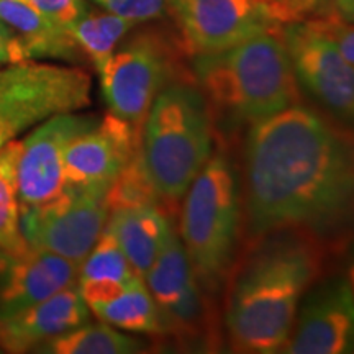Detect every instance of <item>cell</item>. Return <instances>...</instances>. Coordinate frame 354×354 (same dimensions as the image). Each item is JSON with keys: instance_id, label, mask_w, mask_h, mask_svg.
I'll list each match as a JSON object with an SVG mask.
<instances>
[{"instance_id": "cell-22", "label": "cell", "mask_w": 354, "mask_h": 354, "mask_svg": "<svg viewBox=\"0 0 354 354\" xmlns=\"http://www.w3.org/2000/svg\"><path fill=\"white\" fill-rule=\"evenodd\" d=\"M21 140H12L0 146V248L24 250L30 245L21 234L20 202L17 187Z\"/></svg>"}, {"instance_id": "cell-18", "label": "cell", "mask_w": 354, "mask_h": 354, "mask_svg": "<svg viewBox=\"0 0 354 354\" xmlns=\"http://www.w3.org/2000/svg\"><path fill=\"white\" fill-rule=\"evenodd\" d=\"M0 20L24 41L30 59L63 57L74 61L84 56L68 30L48 20L32 0H0Z\"/></svg>"}, {"instance_id": "cell-24", "label": "cell", "mask_w": 354, "mask_h": 354, "mask_svg": "<svg viewBox=\"0 0 354 354\" xmlns=\"http://www.w3.org/2000/svg\"><path fill=\"white\" fill-rule=\"evenodd\" d=\"M105 201L109 203L110 212L122 207L156 205L161 209L165 207V202L159 197L146 171L141 149L123 166L113 183L109 185Z\"/></svg>"}, {"instance_id": "cell-29", "label": "cell", "mask_w": 354, "mask_h": 354, "mask_svg": "<svg viewBox=\"0 0 354 354\" xmlns=\"http://www.w3.org/2000/svg\"><path fill=\"white\" fill-rule=\"evenodd\" d=\"M333 10L342 19L354 24V0H333Z\"/></svg>"}, {"instance_id": "cell-25", "label": "cell", "mask_w": 354, "mask_h": 354, "mask_svg": "<svg viewBox=\"0 0 354 354\" xmlns=\"http://www.w3.org/2000/svg\"><path fill=\"white\" fill-rule=\"evenodd\" d=\"M92 2H95L104 10L141 25L169 17L172 0H92Z\"/></svg>"}, {"instance_id": "cell-27", "label": "cell", "mask_w": 354, "mask_h": 354, "mask_svg": "<svg viewBox=\"0 0 354 354\" xmlns=\"http://www.w3.org/2000/svg\"><path fill=\"white\" fill-rule=\"evenodd\" d=\"M32 2L48 20L68 32L87 10L86 0H32Z\"/></svg>"}, {"instance_id": "cell-19", "label": "cell", "mask_w": 354, "mask_h": 354, "mask_svg": "<svg viewBox=\"0 0 354 354\" xmlns=\"http://www.w3.org/2000/svg\"><path fill=\"white\" fill-rule=\"evenodd\" d=\"M87 307L99 320L122 331L166 335L159 310L141 276L128 284L113 287L109 294L88 304Z\"/></svg>"}, {"instance_id": "cell-15", "label": "cell", "mask_w": 354, "mask_h": 354, "mask_svg": "<svg viewBox=\"0 0 354 354\" xmlns=\"http://www.w3.org/2000/svg\"><path fill=\"white\" fill-rule=\"evenodd\" d=\"M354 351V297L346 281L323 287L305 302L284 351L343 354Z\"/></svg>"}, {"instance_id": "cell-12", "label": "cell", "mask_w": 354, "mask_h": 354, "mask_svg": "<svg viewBox=\"0 0 354 354\" xmlns=\"http://www.w3.org/2000/svg\"><path fill=\"white\" fill-rule=\"evenodd\" d=\"M99 122L91 115L61 113L39 123L21 140L17 187L20 212L55 201L66 190L64 151L79 133Z\"/></svg>"}, {"instance_id": "cell-4", "label": "cell", "mask_w": 354, "mask_h": 354, "mask_svg": "<svg viewBox=\"0 0 354 354\" xmlns=\"http://www.w3.org/2000/svg\"><path fill=\"white\" fill-rule=\"evenodd\" d=\"M214 149L210 105L194 79L162 88L143 125L141 154L149 179L165 203L185 196Z\"/></svg>"}, {"instance_id": "cell-1", "label": "cell", "mask_w": 354, "mask_h": 354, "mask_svg": "<svg viewBox=\"0 0 354 354\" xmlns=\"http://www.w3.org/2000/svg\"><path fill=\"white\" fill-rule=\"evenodd\" d=\"M245 167L251 238L354 233V130L330 115L295 104L254 123Z\"/></svg>"}, {"instance_id": "cell-20", "label": "cell", "mask_w": 354, "mask_h": 354, "mask_svg": "<svg viewBox=\"0 0 354 354\" xmlns=\"http://www.w3.org/2000/svg\"><path fill=\"white\" fill-rule=\"evenodd\" d=\"M136 26L138 25L135 21L115 15L104 8L99 10L87 8L81 19L71 26L69 33L81 48L84 56H87L99 71L113 55L118 44Z\"/></svg>"}, {"instance_id": "cell-13", "label": "cell", "mask_w": 354, "mask_h": 354, "mask_svg": "<svg viewBox=\"0 0 354 354\" xmlns=\"http://www.w3.org/2000/svg\"><path fill=\"white\" fill-rule=\"evenodd\" d=\"M143 128L133 127L109 112L74 136L64 151V180L68 189L105 190L118 172L141 149Z\"/></svg>"}, {"instance_id": "cell-10", "label": "cell", "mask_w": 354, "mask_h": 354, "mask_svg": "<svg viewBox=\"0 0 354 354\" xmlns=\"http://www.w3.org/2000/svg\"><path fill=\"white\" fill-rule=\"evenodd\" d=\"M299 86L333 120L354 130V64L307 19L282 26Z\"/></svg>"}, {"instance_id": "cell-30", "label": "cell", "mask_w": 354, "mask_h": 354, "mask_svg": "<svg viewBox=\"0 0 354 354\" xmlns=\"http://www.w3.org/2000/svg\"><path fill=\"white\" fill-rule=\"evenodd\" d=\"M0 41L17 43V41H21V39L17 37V33L13 32L10 26H8L7 24H3V21L0 20Z\"/></svg>"}, {"instance_id": "cell-17", "label": "cell", "mask_w": 354, "mask_h": 354, "mask_svg": "<svg viewBox=\"0 0 354 354\" xmlns=\"http://www.w3.org/2000/svg\"><path fill=\"white\" fill-rule=\"evenodd\" d=\"M107 230L130 261L138 276L145 277L171 233V223L161 207H122L110 212Z\"/></svg>"}, {"instance_id": "cell-14", "label": "cell", "mask_w": 354, "mask_h": 354, "mask_svg": "<svg viewBox=\"0 0 354 354\" xmlns=\"http://www.w3.org/2000/svg\"><path fill=\"white\" fill-rule=\"evenodd\" d=\"M81 264L28 245L24 250L0 248V322L77 286Z\"/></svg>"}, {"instance_id": "cell-23", "label": "cell", "mask_w": 354, "mask_h": 354, "mask_svg": "<svg viewBox=\"0 0 354 354\" xmlns=\"http://www.w3.org/2000/svg\"><path fill=\"white\" fill-rule=\"evenodd\" d=\"M135 277H138V274L131 268L130 261L127 259L113 234L105 228L99 241L81 263L77 284H82V282L127 284Z\"/></svg>"}, {"instance_id": "cell-28", "label": "cell", "mask_w": 354, "mask_h": 354, "mask_svg": "<svg viewBox=\"0 0 354 354\" xmlns=\"http://www.w3.org/2000/svg\"><path fill=\"white\" fill-rule=\"evenodd\" d=\"M25 59H30V56L24 41H17V43L0 41V66L19 63V61H25Z\"/></svg>"}, {"instance_id": "cell-16", "label": "cell", "mask_w": 354, "mask_h": 354, "mask_svg": "<svg viewBox=\"0 0 354 354\" xmlns=\"http://www.w3.org/2000/svg\"><path fill=\"white\" fill-rule=\"evenodd\" d=\"M91 310L79 286L68 287L0 322V348L26 353L88 322Z\"/></svg>"}, {"instance_id": "cell-7", "label": "cell", "mask_w": 354, "mask_h": 354, "mask_svg": "<svg viewBox=\"0 0 354 354\" xmlns=\"http://www.w3.org/2000/svg\"><path fill=\"white\" fill-rule=\"evenodd\" d=\"M312 8L300 0H172L169 17L184 50L196 56L307 19Z\"/></svg>"}, {"instance_id": "cell-21", "label": "cell", "mask_w": 354, "mask_h": 354, "mask_svg": "<svg viewBox=\"0 0 354 354\" xmlns=\"http://www.w3.org/2000/svg\"><path fill=\"white\" fill-rule=\"evenodd\" d=\"M39 348L41 353L53 354H131L143 351L145 344L109 323H84L43 343Z\"/></svg>"}, {"instance_id": "cell-11", "label": "cell", "mask_w": 354, "mask_h": 354, "mask_svg": "<svg viewBox=\"0 0 354 354\" xmlns=\"http://www.w3.org/2000/svg\"><path fill=\"white\" fill-rule=\"evenodd\" d=\"M143 279L159 310L166 335L185 343L205 338L209 322L201 282L174 230Z\"/></svg>"}, {"instance_id": "cell-6", "label": "cell", "mask_w": 354, "mask_h": 354, "mask_svg": "<svg viewBox=\"0 0 354 354\" xmlns=\"http://www.w3.org/2000/svg\"><path fill=\"white\" fill-rule=\"evenodd\" d=\"M187 51L179 35L161 28L133 33L97 71L110 112L133 127L143 128L146 115L162 88L180 79H194L184 68Z\"/></svg>"}, {"instance_id": "cell-5", "label": "cell", "mask_w": 354, "mask_h": 354, "mask_svg": "<svg viewBox=\"0 0 354 354\" xmlns=\"http://www.w3.org/2000/svg\"><path fill=\"white\" fill-rule=\"evenodd\" d=\"M236 177L223 154H212L185 192L180 241L201 286L215 290L227 276L240 233Z\"/></svg>"}, {"instance_id": "cell-3", "label": "cell", "mask_w": 354, "mask_h": 354, "mask_svg": "<svg viewBox=\"0 0 354 354\" xmlns=\"http://www.w3.org/2000/svg\"><path fill=\"white\" fill-rule=\"evenodd\" d=\"M192 57L194 81L207 104L233 120L254 125L300 104L299 81L282 28Z\"/></svg>"}, {"instance_id": "cell-32", "label": "cell", "mask_w": 354, "mask_h": 354, "mask_svg": "<svg viewBox=\"0 0 354 354\" xmlns=\"http://www.w3.org/2000/svg\"><path fill=\"white\" fill-rule=\"evenodd\" d=\"M300 2H307V3H312V6H317V0H300Z\"/></svg>"}, {"instance_id": "cell-26", "label": "cell", "mask_w": 354, "mask_h": 354, "mask_svg": "<svg viewBox=\"0 0 354 354\" xmlns=\"http://www.w3.org/2000/svg\"><path fill=\"white\" fill-rule=\"evenodd\" d=\"M307 20L313 28L325 35L338 48V51L349 63L354 64V24L342 19L335 10Z\"/></svg>"}, {"instance_id": "cell-9", "label": "cell", "mask_w": 354, "mask_h": 354, "mask_svg": "<svg viewBox=\"0 0 354 354\" xmlns=\"http://www.w3.org/2000/svg\"><path fill=\"white\" fill-rule=\"evenodd\" d=\"M105 190L68 189L55 201L20 212L30 245L81 264L107 228Z\"/></svg>"}, {"instance_id": "cell-8", "label": "cell", "mask_w": 354, "mask_h": 354, "mask_svg": "<svg viewBox=\"0 0 354 354\" xmlns=\"http://www.w3.org/2000/svg\"><path fill=\"white\" fill-rule=\"evenodd\" d=\"M92 79L84 69L33 59L0 68V146L35 125L91 105Z\"/></svg>"}, {"instance_id": "cell-31", "label": "cell", "mask_w": 354, "mask_h": 354, "mask_svg": "<svg viewBox=\"0 0 354 354\" xmlns=\"http://www.w3.org/2000/svg\"><path fill=\"white\" fill-rule=\"evenodd\" d=\"M348 286H349V290H351L353 297H354V258L351 259V263L348 266Z\"/></svg>"}, {"instance_id": "cell-2", "label": "cell", "mask_w": 354, "mask_h": 354, "mask_svg": "<svg viewBox=\"0 0 354 354\" xmlns=\"http://www.w3.org/2000/svg\"><path fill=\"white\" fill-rule=\"evenodd\" d=\"M318 236L299 230H282L253 251L228 290V339L238 353L284 351L294 328L305 290L322 271Z\"/></svg>"}]
</instances>
